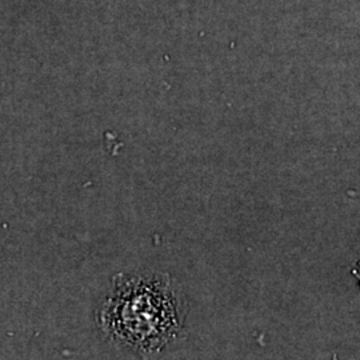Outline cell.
<instances>
[{
    "label": "cell",
    "mask_w": 360,
    "mask_h": 360,
    "mask_svg": "<svg viewBox=\"0 0 360 360\" xmlns=\"http://www.w3.org/2000/svg\"><path fill=\"white\" fill-rule=\"evenodd\" d=\"M186 316V297L169 275L132 272L112 278L96 324L104 339L116 347L154 356L179 339Z\"/></svg>",
    "instance_id": "cell-1"
}]
</instances>
